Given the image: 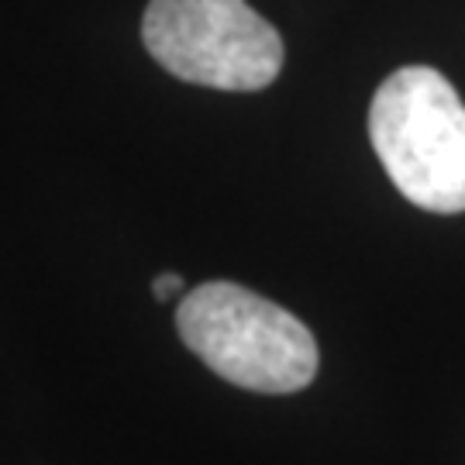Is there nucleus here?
Instances as JSON below:
<instances>
[{"label": "nucleus", "instance_id": "1", "mask_svg": "<svg viewBox=\"0 0 465 465\" xmlns=\"http://www.w3.org/2000/svg\"><path fill=\"white\" fill-rule=\"evenodd\" d=\"M369 142L420 211H465V104L438 69L403 66L382 80L369 107Z\"/></svg>", "mask_w": 465, "mask_h": 465}, {"label": "nucleus", "instance_id": "2", "mask_svg": "<svg viewBox=\"0 0 465 465\" xmlns=\"http://www.w3.org/2000/svg\"><path fill=\"white\" fill-rule=\"evenodd\" d=\"M183 345L221 380L252 393H297L317 376L311 328L238 282H200L176 311Z\"/></svg>", "mask_w": 465, "mask_h": 465}, {"label": "nucleus", "instance_id": "3", "mask_svg": "<svg viewBox=\"0 0 465 465\" xmlns=\"http://www.w3.org/2000/svg\"><path fill=\"white\" fill-rule=\"evenodd\" d=\"M149 55L186 84L252 94L282 69V38L245 0H149Z\"/></svg>", "mask_w": 465, "mask_h": 465}, {"label": "nucleus", "instance_id": "4", "mask_svg": "<svg viewBox=\"0 0 465 465\" xmlns=\"http://www.w3.org/2000/svg\"><path fill=\"white\" fill-rule=\"evenodd\" d=\"M152 293H155L159 300L176 297V293H183V280H180L176 272H166V276H159V280L152 282Z\"/></svg>", "mask_w": 465, "mask_h": 465}]
</instances>
